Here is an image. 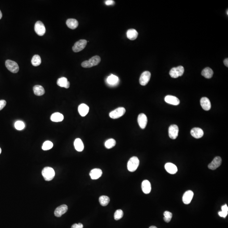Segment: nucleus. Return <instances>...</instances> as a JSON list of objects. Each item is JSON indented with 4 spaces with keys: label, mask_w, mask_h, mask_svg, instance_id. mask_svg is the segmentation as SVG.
<instances>
[{
    "label": "nucleus",
    "mask_w": 228,
    "mask_h": 228,
    "mask_svg": "<svg viewBox=\"0 0 228 228\" xmlns=\"http://www.w3.org/2000/svg\"><path fill=\"white\" fill-rule=\"evenodd\" d=\"M15 129L17 130H22L25 128V125L23 122L22 121H17L15 124Z\"/></svg>",
    "instance_id": "36"
},
{
    "label": "nucleus",
    "mask_w": 228,
    "mask_h": 228,
    "mask_svg": "<svg viewBox=\"0 0 228 228\" xmlns=\"http://www.w3.org/2000/svg\"><path fill=\"white\" fill-rule=\"evenodd\" d=\"M164 219L167 223H169L171 221L172 217V214L170 212L166 211L164 212Z\"/></svg>",
    "instance_id": "35"
},
{
    "label": "nucleus",
    "mask_w": 228,
    "mask_h": 228,
    "mask_svg": "<svg viewBox=\"0 0 228 228\" xmlns=\"http://www.w3.org/2000/svg\"><path fill=\"white\" fill-rule=\"evenodd\" d=\"M193 193L192 191H188L185 192L182 197V201L185 204L188 205L191 203L193 196Z\"/></svg>",
    "instance_id": "14"
},
{
    "label": "nucleus",
    "mask_w": 228,
    "mask_h": 228,
    "mask_svg": "<svg viewBox=\"0 0 228 228\" xmlns=\"http://www.w3.org/2000/svg\"><path fill=\"white\" fill-rule=\"evenodd\" d=\"M87 41L86 40L81 39L76 42L72 48L74 52L77 53L81 51L86 48Z\"/></svg>",
    "instance_id": "8"
},
{
    "label": "nucleus",
    "mask_w": 228,
    "mask_h": 228,
    "mask_svg": "<svg viewBox=\"0 0 228 228\" xmlns=\"http://www.w3.org/2000/svg\"><path fill=\"white\" fill-rule=\"evenodd\" d=\"M124 216V212L121 209H117L114 214V218L115 220H117L123 218Z\"/></svg>",
    "instance_id": "34"
},
{
    "label": "nucleus",
    "mask_w": 228,
    "mask_h": 228,
    "mask_svg": "<svg viewBox=\"0 0 228 228\" xmlns=\"http://www.w3.org/2000/svg\"><path fill=\"white\" fill-rule=\"evenodd\" d=\"M200 104L202 109L205 111H208L211 109V103L209 99L207 97H203L201 99Z\"/></svg>",
    "instance_id": "16"
},
{
    "label": "nucleus",
    "mask_w": 228,
    "mask_h": 228,
    "mask_svg": "<svg viewBox=\"0 0 228 228\" xmlns=\"http://www.w3.org/2000/svg\"><path fill=\"white\" fill-rule=\"evenodd\" d=\"M222 163V159L219 156L215 157L213 161L208 165V168L211 170H215L220 166Z\"/></svg>",
    "instance_id": "11"
},
{
    "label": "nucleus",
    "mask_w": 228,
    "mask_h": 228,
    "mask_svg": "<svg viewBox=\"0 0 228 228\" xmlns=\"http://www.w3.org/2000/svg\"><path fill=\"white\" fill-rule=\"evenodd\" d=\"M102 171L100 169H94L91 171L90 175L92 180H96L102 176Z\"/></svg>",
    "instance_id": "18"
},
{
    "label": "nucleus",
    "mask_w": 228,
    "mask_h": 228,
    "mask_svg": "<svg viewBox=\"0 0 228 228\" xmlns=\"http://www.w3.org/2000/svg\"><path fill=\"white\" fill-rule=\"evenodd\" d=\"M165 168L170 174H175L178 171V168L175 165L171 163H167L165 165Z\"/></svg>",
    "instance_id": "19"
},
{
    "label": "nucleus",
    "mask_w": 228,
    "mask_h": 228,
    "mask_svg": "<svg viewBox=\"0 0 228 228\" xmlns=\"http://www.w3.org/2000/svg\"><path fill=\"white\" fill-rule=\"evenodd\" d=\"M66 24L67 26L71 29H75L77 28L79 25L77 20L75 19H67Z\"/></svg>",
    "instance_id": "26"
},
{
    "label": "nucleus",
    "mask_w": 228,
    "mask_h": 228,
    "mask_svg": "<svg viewBox=\"0 0 228 228\" xmlns=\"http://www.w3.org/2000/svg\"><path fill=\"white\" fill-rule=\"evenodd\" d=\"M74 146L75 148L77 151L82 152L84 150V145L81 139L77 138L75 140L74 142Z\"/></svg>",
    "instance_id": "23"
},
{
    "label": "nucleus",
    "mask_w": 228,
    "mask_h": 228,
    "mask_svg": "<svg viewBox=\"0 0 228 228\" xmlns=\"http://www.w3.org/2000/svg\"><path fill=\"white\" fill-rule=\"evenodd\" d=\"M34 94L37 96H41L45 93V90L42 86L40 85H36L33 88Z\"/></svg>",
    "instance_id": "25"
},
{
    "label": "nucleus",
    "mask_w": 228,
    "mask_h": 228,
    "mask_svg": "<svg viewBox=\"0 0 228 228\" xmlns=\"http://www.w3.org/2000/svg\"><path fill=\"white\" fill-rule=\"evenodd\" d=\"M219 215L221 217L223 218H225L226 216H227V214L224 213H223V212L221 211V212H219L218 213Z\"/></svg>",
    "instance_id": "41"
},
{
    "label": "nucleus",
    "mask_w": 228,
    "mask_h": 228,
    "mask_svg": "<svg viewBox=\"0 0 228 228\" xmlns=\"http://www.w3.org/2000/svg\"><path fill=\"white\" fill-rule=\"evenodd\" d=\"M228 58H226V59H225V60H224V61H223V62H224V65H225L227 67H228Z\"/></svg>",
    "instance_id": "42"
},
{
    "label": "nucleus",
    "mask_w": 228,
    "mask_h": 228,
    "mask_svg": "<svg viewBox=\"0 0 228 228\" xmlns=\"http://www.w3.org/2000/svg\"><path fill=\"white\" fill-rule=\"evenodd\" d=\"M184 72V68L183 66H180L171 68L169 72V75L171 77L177 78L183 75Z\"/></svg>",
    "instance_id": "4"
},
{
    "label": "nucleus",
    "mask_w": 228,
    "mask_h": 228,
    "mask_svg": "<svg viewBox=\"0 0 228 228\" xmlns=\"http://www.w3.org/2000/svg\"><path fill=\"white\" fill-rule=\"evenodd\" d=\"M126 113V109L123 107H120L112 111L109 113V116L113 119H115L123 116Z\"/></svg>",
    "instance_id": "6"
},
{
    "label": "nucleus",
    "mask_w": 228,
    "mask_h": 228,
    "mask_svg": "<svg viewBox=\"0 0 228 228\" xmlns=\"http://www.w3.org/2000/svg\"><path fill=\"white\" fill-rule=\"evenodd\" d=\"M179 129L176 125H172L169 128V137L172 140H175L178 135Z\"/></svg>",
    "instance_id": "10"
},
{
    "label": "nucleus",
    "mask_w": 228,
    "mask_h": 228,
    "mask_svg": "<svg viewBox=\"0 0 228 228\" xmlns=\"http://www.w3.org/2000/svg\"><path fill=\"white\" fill-rule=\"evenodd\" d=\"M157 228L156 227H155V226H151V227H150V228Z\"/></svg>",
    "instance_id": "44"
},
{
    "label": "nucleus",
    "mask_w": 228,
    "mask_h": 228,
    "mask_svg": "<svg viewBox=\"0 0 228 228\" xmlns=\"http://www.w3.org/2000/svg\"><path fill=\"white\" fill-rule=\"evenodd\" d=\"M137 120L140 127L142 129H145L147 123V118L146 115L144 113L140 114L138 115Z\"/></svg>",
    "instance_id": "12"
},
{
    "label": "nucleus",
    "mask_w": 228,
    "mask_h": 228,
    "mask_svg": "<svg viewBox=\"0 0 228 228\" xmlns=\"http://www.w3.org/2000/svg\"><path fill=\"white\" fill-rule=\"evenodd\" d=\"M142 189L145 194L150 193L151 190V185L150 182L147 180H144L142 183Z\"/></svg>",
    "instance_id": "21"
},
{
    "label": "nucleus",
    "mask_w": 228,
    "mask_h": 228,
    "mask_svg": "<svg viewBox=\"0 0 228 228\" xmlns=\"http://www.w3.org/2000/svg\"><path fill=\"white\" fill-rule=\"evenodd\" d=\"M228 10H227V15H228Z\"/></svg>",
    "instance_id": "46"
},
{
    "label": "nucleus",
    "mask_w": 228,
    "mask_h": 228,
    "mask_svg": "<svg viewBox=\"0 0 228 228\" xmlns=\"http://www.w3.org/2000/svg\"><path fill=\"white\" fill-rule=\"evenodd\" d=\"M191 134L193 137L200 139L203 136L204 131L200 128H194L191 130Z\"/></svg>",
    "instance_id": "17"
},
{
    "label": "nucleus",
    "mask_w": 228,
    "mask_h": 228,
    "mask_svg": "<svg viewBox=\"0 0 228 228\" xmlns=\"http://www.w3.org/2000/svg\"><path fill=\"white\" fill-rule=\"evenodd\" d=\"M41 58L38 55H34L31 60V64L34 66H39L41 64Z\"/></svg>",
    "instance_id": "30"
},
{
    "label": "nucleus",
    "mask_w": 228,
    "mask_h": 228,
    "mask_svg": "<svg viewBox=\"0 0 228 228\" xmlns=\"http://www.w3.org/2000/svg\"><path fill=\"white\" fill-rule=\"evenodd\" d=\"M107 83L111 86H115L118 83L119 78L117 76L113 75L109 76L106 79Z\"/></svg>",
    "instance_id": "28"
},
{
    "label": "nucleus",
    "mask_w": 228,
    "mask_h": 228,
    "mask_svg": "<svg viewBox=\"0 0 228 228\" xmlns=\"http://www.w3.org/2000/svg\"><path fill=\"white\" fill-rule=\"evenodd\" d=\"M100 204L102 206H106L109 203L110 199L108 196H102L99 199Z\"/></svg>",
    "instance_id": "31"
},
{
    "label": "nucleus",
    "mask_w": 228,
    "mask_h": 228,
    "mask_svg": "<svg viewBox=\"0 0 228 228\" xmlns=\"http://www.w3.org/2000/svg\"><path fill=\"white\" fill-rule=\"evenodd\" d=\"M53 146V144L51 142L47 141L44 143L42 146V149L44 151H48L52 148Z\"/></svg>",
    "instance_id": "33"
},
{
    "label": "nucleus",
    "mask_w": 228,
    "mask_h": 228,
    "mask_svg": "<svg viewBox=\"0 0 228 228\" xmlns=\"http://www.w3.org/2000/svg\"><path fill=\"white\" fill-rule=\"evenodd\" d=\"M213 71L209 67L206 68L202 72V75L207 79L211 78L213 77Z\"/></svg>",
    "instance_id": "29"
},
{
    "label": "nucleus",
    "mask_w": 228,
    "mask_h": 228,
    "mask_svg": "<svg viewBox=\"0 0 228 228\" xmlns=\"http://www.w3.org/2000/svg\"><path fill=\"white\" fill-rule=\"evenodd\" d=\"M64 119V115L59 113H55L51 116L50 119L53 122H59L63 121Z\"/></svg>",
    "instance_id": "27"
},
{
    "label": "nucleus",
    "mask_w": 228,
    "mask_h": 228,
    "mask_svg": "<svg viewBox=\"0 0 228 228\" xmlns=\"http://www.w3.org/2000/svg\"><path fill=\"white\" fill-rule=\"evenodd\" d=\"M140 164V161L137 157L133 156L129 160L127 164V168L129 171L133 172L136 171Z\"/></svg>",
    "instance_id": "3"
},
{
    "label": "nucleus",
    "mask_w": 228,
    "mask_h": 228,
    "mask_svg": "<svg viewBox=\"0 0 228 228\" xmlns=\"http://www.w3.org/2000/svg\"><path fill=\"white\" fill-rule=\"evenodd\" d=\"M42 175L45 180L49 181L52 180L54 178L55 172L52 168L46 167L42 170Z\"/></svg>",
    "instance_id": "2"
},
{
    "label": "nucleus",
    "mask_w": 228,
    "mask_h": 228,
    "mask_svg": "<svg viewBox=\"0 0 228 228\" xmlns=\"http://www.w3.org/2000/svg\"><path fill=\"white\" fill-rule=\"evenodd\" d=\"M1 149L0 148V154H1Z\"/></svg>",
    "instance_id": "45"
},
{
    "label": "nucleus",
    "mask_w": 228,
    "mask_h": 228,
    "mask_svg": "<svg viewBox=\"0 0 228 228\" xmlns=\"http://www.w3.org/2000/svg\"><path fill=\"white\" fill-rule=\"evenodd\" d=\"M6 66L7 69L13 73H17L19 71V67L16 62L7 60L6 61Z\"/></svg>",
    "instance_id": "5"
},
{
    "label": "nucleus",
    "mask_w": 228,
    "mask_h": 228,
    "mask_svg": "<svg viewBox=\"0 0 228 228\" xmlns=\"http://www.w3.org/2000/svg\"><path fill=\"white\" fill-rule=\"evenodd\" d=\"M2 17V14L0 10V19H1Z\"/></svg>",
    "instance_id": "43"
},
{
    "label": "nucleus",
    "mask_w": 228,
    "mask_h": 228,
    "mask_svg": "<svg viewBox=\"0 0 228 228\" xmlns=\"http://www.w3.org/2000/svg\"><path fill=\"white\" fill-rule=\"evenodd\" d=\"M137 31L134 29H129L127 32V37L131 40H134L137 38Z\"/></svg>",
    "instance_id": "24"
},
{
    "label": "nucleus",
    "mask_w": 228,
    "mask_h": 228,
    "mask_svg": "<svg viewBox=\"0 0 228 228\" xmlns=\"http://www.w3.org/2000/svg\"><path fill=\"white\" fill-rule=\"evenodd\" d=\"M115 140L114 139H110L106 141L105 143V146L107 149H111L116 145Z\"/></svg>",
    "instance_id": "32"
},
{
    "label": "nucleus",
    "mask_w": 228,
    "mask_h": 228,
    "mask_svg": "<svg viewBox=\"0 0 228 228\" xmlns=\"http://www.w3.org/2000/svg\"><path fill=\"white\" fill-rule=\"evenodd\" d=\"M57 85L61 87L68 88L70 87V82L68 81L67 79L64 77H62L57 79Z\"/></svg>",
    "instance_id": "22"
},
{
    "label": "nucleus",
    "mask_w": 228,
    "mask_h": 228,
    "mask_svg": "<svg viewBox=\"0 0 228 228\" xmlns=\"http://www.w3.org/2000/svg\"><path fill=\"white\" fill-rule=\"evenodd\" d=\"M6 102L5 100H0V110H2L6 106Z\"/></svg>",
    "instance_id": "37"
},
{
    "label": "nucleus",
    "mask_w": 228,
    "mask_h": 228,
    "mask_svg": "<svg viewBox=\"0 0 228 228\" xmlns=\"http://www.w3.org/2000/svg\"><path fill=\"white\" fill-rule=\"evenodd\" d=\"M105 4L107 6L114 5L115 4V1L112 0H108L106 1Z\"/></svg>",
    "instance_id": "40"
},
{
    "label": "nucleus",
    "mask_w": 228,
    "mask_h": 228,
    "mask_svg": "<svg viewBox=\"0 0 228 228\" xmlns=\"http://www.w3.org/2000/svg\"><path fill=\"white\" fill-rule=\"evenodd\" d=\"M221 209H222V212H223L224 213L228 215V207L227 205L223 206L221 207Z\"/></svg>",
    "instance_id": "38"
},
{
    "label": "nucleus",
    "mask_w": 228,
    "mask_h": 228,
    "mask_svg": "<svg viewBox=\"0 0 228 228\" xmlns=\"http://www.w3.org/2000/svg\"><path fill=\"white\" fill-rule=\"evenodd\" d=\"M151 77V73L148 71L143 72L140 78V83L141 85L145 86L150 81Z\"/></svg>",
    "instance_id": "9"
},
{
    "label": "nucleus",
    "mask_w": 228,
    "mask_h": 228,
    "mask_svg": "<svg viewBox=\"0 0 228 228\" xmlns=\"http://www.w3.org/2000/svg\"><path fill=\"white\" fill-rule=\"evenodd\" d=\"M101 61V58L99 56L95 55L91 57L88 61H84L82 62L81 66L82 67L89 68L99 64Z\"/></svg>",
    "instance_id": "1"
},
{
    "label": "nucleus",
    "mask_w": 228,
    "mask_h": 228,
    "mask_svg": "<svg viewBox=\"0 0 228 228\" xmlns=\"http://www.w3.org/2000/svg\"><path fill=\"white\" fill-rule=\"evenodd\" d=\"M89 111V107L85 104H82L78 107V112L82 117L86 116Z\"/></svg>",
    "instance_id": "20"
},
{
    "label": "nucleus",
    "mask_w": 228,
    "mask_h": 228,
    "mask_svg": "<svg viewBox=\"0 0 228 228\" xmlns=\"http://www.w3.org/2000/svg\"><path fill=\"white\" fill-rule=\"evenodd\" d=\"M68 207L66 205H63L58 207L55 211L54 214L55 216L60 217L62 215L65 213L67 211Z\"/></svg>",
    "instance_id": "13"
},
{
    "label": "nucleus",
    "mask_w": 228,
    "mask_h": 228,
    "mask_svg": "<svg viewBox=\"0 0 228 228\" xmlns=\"http://www.w3.org/2000/svg\"><path fill=\"white\" fill-rule=\"evenodd\" d=\"M83 224H82L81 223H79L78 224L75 223V224H73L71 227V228H83Z\"/></svg>",
    "instance_id": "39"
},
{
    "label": "nucleus",
    "mask_w": 228,
    "mask_h": 228,
    "mask_svg": "<svg viewBox=\"0 0 228 228\" xmlns=\"http://www.w3.org/2000/svg\"><path fill=\"white\" fill-rule=\"evenodd\" d=\"M34 30L37 34L39 36H43L46 32L45 26L43 23L40 21L36 22L34 26Z\"/></svg>",
    "instance_id": "7"
},
{
    "label": "nucleus",
    "mask_w": 228,
    "mask_h": 228,
    "mask_svg": "<svg viewBox=\"0 0 228 228\" xmlns=\"http://www.w3.org/2000/svg\"><path fill=\"white\" fill-rule=\"evenodd\" d=\"M165 101L169 104L173 105H178L180 104V101L177 97L173 95H168L165 97Z\"/></svg>",
    "instance_id": "15"
}]
</instances>
